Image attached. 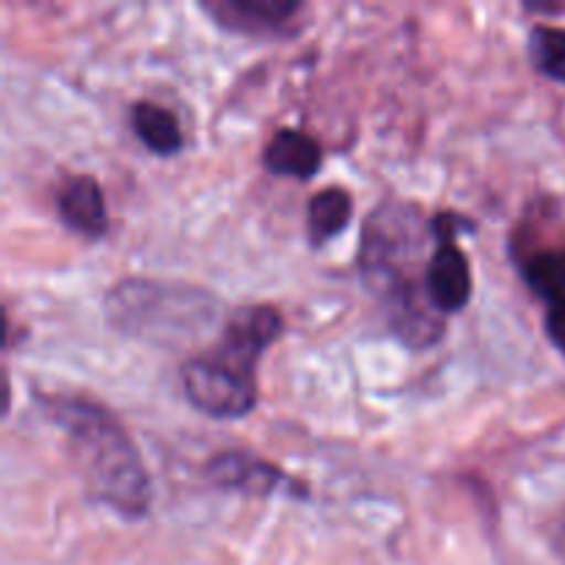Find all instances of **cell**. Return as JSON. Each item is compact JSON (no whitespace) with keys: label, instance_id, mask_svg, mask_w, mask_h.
<instances>
[{"label":"cell","instance_id":"cell-1","mask_svg":"<svg viewBox=\"0 0 565 565\" xmlns=\"http://www.w3.org/2000/svg\"><path fill=\"white\" fill-rule=\"evenodd\" d=\"M50 423L66 436L72 461L88 494L125 519L147 516L152 480L125 425L105 406L83 397H39Z\"/></svg>","mask_w":565,"mask_h":565},{"label":"cell","instance_id":"cell-2","mask_svg":"<svg viewBox=\"0 0 565 565\" xmlns=\"http://www.w3.org/2000/svg\"><path fill=\"white\" fill-rule=\"evenodd\" d=\"M419 210L414 204H384L370 215L362 241V270L370 290L390 307L395 334L412 348H428L441 337V320L425 296L406 279L403 268L423 252Z\"/></svg>","mask_w":565,"mask_h":565},{"label":"cell","instance_id":"cell-3","mask_svg":"<svg viewBox=\"0 0 565 565\" xmlns=\"http://www.w3.org/2000/svg\"><path fill=\"white\" fill-rule=\"evenodd\" d=\"M108 318L125 334L158 345H180L218 320V301L196 287L121 281L108 296Z\"/></svg>","mask_w":565,"mask_h":565},{"label":"cell","instance_id":"cell-4","mask_svg":"<svg viewBox=\"0 0 565 565\" xmlns=\"http://www.w3.org/2000/svg\"><path fill=\"white\" fill-rule=\"evenodd\" d=\"M182 390L193 408L215 419H241L257 406V379L232 373L210 353L188 359L182 367Z\"/></svg>","mask_w":565,"mask_h":565},{"label":"cell","instance_id":"cell-5","mask_svg":"<svg viewBox=\"0 0 565 565\" xmlns=\"http://www.w3.org/2000/svg\"><path fill=\"white\" fill-rule=\"evenodd\" d=\"M430 230L436 232V252L430 254L428 268H425V296L430 307L439 315L461 312L472 298V268L461 248L452 241V232L463 230L461 218L456 215H439L434 218Z\"/></svg>","mask_w":565,"mask_h":565},{"label":"cell","instance_id":"cell-6","mask_svg":"<svg viewBox=\"0 0 565 565\" xmlns=\"http://www.w3.org/2000/svg\"><path fill=\"white\" fill-rule=\"evenodd\" d=\"M285 334V320L274 307H246L237 309L224 326L218 345L210 356L218 359L232 373L257 379V362L263 353Z\"/></svg>","mask_w":565,"mask_h":565},{"label":"cell","instance_id":"cell-7","mask_svg":"<svg viewBox=\"0 0 565 565\" xmlns=\"http://www.w3.org/2000/svg\"><path fill=\"white\" fill-rule=\"evenodd\" d=\"M210 483L221 491H237V494L248 497H298L303 500L307 489L303 483L292 480L290 475L281 472L276 463L263 461V458L252 456L243 450H230L215 456L204 469Z\"/></svg>","mask_w":565,"mask_h":565},{"label":"cell","instance_id":"cell-8","mask_svg":"<svg viewBox=\"0 0 565 565\" xmlns=\"http://www.w3.org/2000/svg\"><path fill=\"white\" fill-rule=\"evenodd\" d=\"M202 9L215 25L246 36H285L303 14V3L296 0H213Z\"/></svg>","mask_w":565,"mask_h":565},{"label":"cell","instance_id":"cell-9","mask_svg":"<svg viewBox=\"0 0 565 565\" xmlns=\"http://www.w3.org/2000/svg\"><path fill=\"white\" fill-rule=\"evenodd\" d=\"M58 213L70 230L86 237H99L108 230V210H105L103 188L94 177H66L58 188Z\"/></svg>","mask_w":565,"mask_h":565},{"label":"cell","instance_id":"cell-10","mask_svg":"<svg viewBox=\"0 0 565 565\" xmlns=\"http://www.w3.org/2000/svg\"><path fill=\"white\" fill-rule=\"evenodd\" d=\"M263 163L270 174L309 180V177L318 174L320 163H323V152H320V143L307 132L279 130L265 147Z\"/></svg>","mask_w":565,"mask_h":565},{"label":"cell","instance_id":"cell-11","mask_svg":"<svg viewBox=\"0 0 565 565\" xmlns=\"http://www.w3.org/2000/svg\"><path fill=\"white\" fill-rule=\"evenodd\" d=\"M353 215V199L345 188H323L312 196L307 210L309 241L315 246H323L326 241L340 235Z\"/></svg>","mask_w":565,"mask_h":565},{"label":"cell","instance_id":"cell-12","mask_svg":"<svg viewBox=\"0 0 565 565\" xmlns=\"http://www.w3.org/2000/svg\"><path fill=\"white\" fill-rule=\"evenodd\" d=\"M132 127L136 136L141 138L143 147L154 154H177L182 149V132L180 121L174 114L154 103H136L132 105Z\"/></svg>","mask_w":565,"mask_h":565},{"label":"cell","instance_id":"cell-13","mask_svg":"<svg viewBox=\"0 0 565 565\" xmlns=\"http://www.w3.org/2000/svg\"><path fill=\"white\" fill-rule=\"evenodd\" d=\"M524 281L535 296L546 298L550 303L565 298V248H535L522 259Z\"/></svg>","mask_w":565,"mask_h":565},{"label":"cell","instance_id":"cell-14","mask_svg":"<svg viewBox=\"0 0 565 565\" xmlns=\"http://www.w3.org/2000/svg\"><path fill=\"white\" fill-rule=\"evenodd\" d=\"M530 55L541 75L565 86V28L535 25L530 33Z\"/></svg>","mask_w":565,"mask_h":565},{"label":"cell","instance_id":"cell-15","mask_svg":"<svg viewBox=\"0 0 565 565\" xmlns=\"http://www.w3.org/2000/svg\"><path fill=\"white\" fill-rule=\"evenodd\" d=\"M546 334L565 353V298L563 301L550 303V312H546Z\"/></svg>","mask_w":565,"mask_h":565},{"label":"cell","instance_id":"cell-16","mask_svg":"<svg viewBox=\"0 0 565 565\" xmlns=\"http://www.w3.org/2000/svg\"><path fill=\"white\" fill-rule=\"evenodd\" d=\"M530 11H539V14H565V6L557 3H527Z\"/></svg>","mask_w":565,"mask_h":565}]
</instances>
